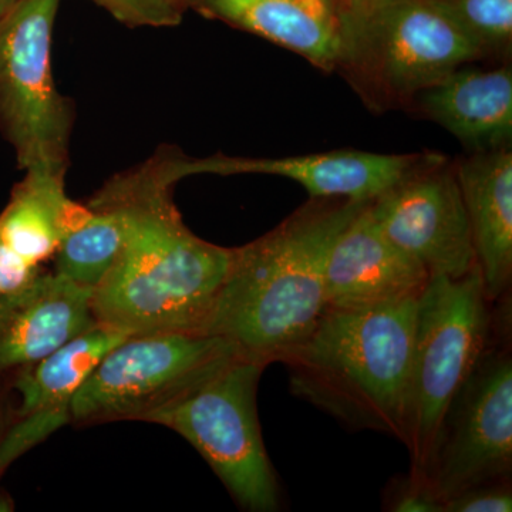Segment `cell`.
<instances>
[{"label": "cell", "mask_w": 512, "mask_h": 512, "mask_svg": "<svg viewBox=\"0 0 512 512\" xmlns=\"http://www.w3.org/2000/svg\"><path fill=\"white\" fill-rule=\"evenodd\" d=\"M178 153L163 148L99 191L123 208L127 232L119 259L93 291V313L127 336L204 333L231 262L232 248L192 234L175 207Z\"/></svg>", "instance_id": "obj_1"}, {"label": "cell", "mask_w": 512, "mask_h": 512, "mask_svg": "<svg viewBox=\"0 0 512 512\" xmlns=\"http://www.w3.org/2000/svg\"><path fill=\"white\" fill-rule=\"evenodd\" d=\"M370 201L311 198L231 262L204 333L269 365L301 342L328 309L325 275L340 232Z\"/></svg>", "instance_id": "obj_2"}, {"label": "cell", "mask_w": 512, "mask_h": 512, "mask_svg": "<svg viewBox=\"0 0 512 512\" xmlns=\"http://www.w3.org/2000/svg\"><path fill=\"white\" fill-rule=\"evenodd\" d=\"M417 298L326 309L276 360L288 367L292 393L350 427L406 443Z\"/></svg>", "instance_id": "obj_3"}, {"label": "cell", "mask_w": 512, "mask_h": 512, "mask_svg": "<svg viewBox=\"0 0 512 512\" xmlns=\"http://www.w3.org/2000/svg\"><path fill=\"white\" fill-rule=\"evenodd\" d=\"M483 62L443 0H340L335 72L375 113L409 109L448 73Z\"/></svg>", "instance_id": "obj_4"}, {"label": "cell", "mask_w": 512, "mask_h": 512, "mask_svg": "<svg viewBox=\"0 0 512 512\" xmlns=\"http://www.w3.org/2000/svg\"><path fill=\"white\" fill-rule=\"evenodd\" d=\"M490 303L478 266L461 278L430 276L417 298L404 443L413 474L423 470L444 413L488 349Z\"/></svg>", "instance_id": "obj_5"}, {"label": "cell", "mask_w": 512, "mask_h": 512, "mask_svg": "<svg viewBox=\"0 0 512 512\" xmlns=\"http://www.w3.org/2000/svg\"><path fill=\"white\" fill-rule=\"evenodd\" d=\"M265 363L237 357L144 421L177 431L245 510L278 511L281 490L259 427L256 390Z\"/></svg>", "instance_id": "obj_6"}, {"label": "cell", "mask_w": 512, "mask_h": 512, "mask_svg": "<svg viewBox=\"0 0 512 512\" xmlns=\"http://www.w3.org/2000/svg\"><path fill=\"white\" fill-rule=\"evenodd\" d=\"M60 0H16L0 20V128L22 170L66 174L74 109L57 89L52 36Z\"/></svg>", "instance_id": "obj_7"}, {"label": "cell", "mask_w": 512, "mask_h": 512, "mask_svg": "<svg viewBox=\"0 0 512 512\" xmlns=\"http://www.w3.org/2000/svg\"><path fill=\"white\" fill-rule=\"evenodd\" d=\"M241 356L228 340L207 333L128 336L74 394L72 420L144 421Z\"/></svg>", "instance_id": "obj_8"}, {"label": "cell", "mask_w": 512, "mask_h": 512, "mask_svg": "<svg viewBox=\"0 0 512 512\" xmlns=\"http://www.w3.org/2000/svg\"><path fill=\"white\" fill-rule=\"evenodd\" d=\"M512 470V359L487 349L441 420L420 474L437 497L510 480ZM413 474V473H412Z\"/></svg>", "instance_id": "obj_9"}, {"label": "cell", "mask_w": 512, "mask_h": 512, "mask_svg": "<svg viewBox=\"0 0 512 512\" xmlns=\"http://www.w3.org/2000/svg\"><path fill=\"white\" fill-rule=\"evenodd\" d=\"M386 237L430 276L461 278L477 265L476 249L454 163L437 153L370 201Z\"/></svg>", "instance_id": "obj_10"}, {"label": "cell", "mask_w": 512, "mask_h": 512, "mask_svg": "<svg viewBox=\"0 0 512 512\" xmlns=\"http://www.w3.org/2000/svg\"><path fill=\"white\" fill-rule=\"evenodd\" d=\"M426 157L417 154H380L362 150H332L325 153L279 158L178 157L181 180L191 175L262 174L288 178L302 185L309 198H349L372 201L410 173Z\"/></svg>", "instance_id": "obj_11"}, {"label": "cell", "mask_w": 512, "mask_h": 512, "mask_svg": "<svg viewBox=\"0 0 512 512\" xmlns=\"http://www.w3.org/2000/svg\"><path fill=\"white\" fill-rule=\"evenodd\" d=\"M127 338L121 330L97 323L20 373L15 380L19 420L0 441V476L26 451L72 421L74 394L101 359Z\"/></svg>", "instance_id": "obj_12"}, {"label": "cell", "mask_w": 512, "mask_h": 512, "mask_svg": "<svg viewBox=\"0 0 512 512\" xmlns=\"http://www.w3.org/2000/svg\"><path fill=\"white\" fill-rule=\"evenodd\" d=\"M429 281V272L386 237L369 202L330 249L326 303L333 311L377 308L417 298Z\"/></svg>", "instance_id": "obj_13"}, {"label": "cell", "mask_w": 512, "mask_h": 512, "mask_svg": "<svg viewBox=\"0 0 512 512\" xmlns=\"http://www.w3.org/2000/svg\"><path fill=\"white\" fill-rule=\"evenodd\" d=\"M0 212V296L22 288L56 255L63 238L89 217L64 190V173L26 170Z\"/></svg>", "instance_id": "obj_14"}, {"label": "cell", "mask_w": 512, "mask_h": 512, "mask_svg": "<svg viewBox=\"0 0 512 512\" xmlns=\"http://www.w3.org/2000/svg\"><path fill=\"white\" fill-rule=\"evenodd\" d=\"M92 301L93 289L56 272L0 296V373L33 365L97 325Z\"/></svg>", "instance_id": "obj_15"}, {"label": "cell", "mask_w": 512, "mask_h": 512, "mask_svg": "<svg viewBox=\"0 0 512 512\" xmlns=\"http://www.w3.org/2000/svg\"><path fill=\"white\" fill-rule=\"evenodd\" d=\"M410 109L439 124L470 153L511 148V66L463 64L421 92Z\"/></svg>", "instance_id": "obj_16"}, {"label": "cell", "mask_w": 512, "mask_h": 512, "mask_svg": "<svg viewBox=\"0 0 512 512\" xmlns=\"http://www.w3.org/2000/svg\"><path fill=\"white\" fill-rule=\"evenodd\" d=\"M340 0H194L191 10L335 72Z\"/></svg>", "instance_id": "obj_17"}, {"label": "cell", "mask_w": 512, "mask_h": 512, "mask_svg": "<svg viewBox=\"0 0 512 512\" xmlns=\"http://www.w3.org/2000/svg\"><path fill=\"white\" fill-rule=\"evenodd\" d=\"M454 171L485 291L495 302L512 276V150L470 153L454 163Z\"/></svg>", "instance_id": "obj_18"}, {"label": "cell", "mask_w": 512, "mask_h": 512, "mask_svg": "<svg viewBox=\"0 0 512 512\" xmlns=\"http://www.w3.org/2000/svg\"><path fill=\"white\" fill-rule=\"evenodd\" d=\"M87 207L89 217L60 242L55 272L94 291L119 259L127 221L123 208L99 192Z\"/></svg>", "instance_id": "obj_19"}, {"label": "cell", "mask_w": 512, "mask_h": 512, "mask_svg": "<svg viewBox=\"0 0 512 512\" xmlns=\"http://www.w3.org/2000/svg\"><path fill=\"white\" fill-rule=\"evenodd\" d=\"M483 60L507 62L512 52V0H443Z\"/></svg>", "instance_id": "obj_20"}, {"label": "cell", "mask_w": 512, "mask_h": 512, "mask_svg": "<svg viewBox=\"0 0 512 512\" xmlns=\"http://www.w3.org/2000/svg\"><path fill=\"white\" fill-rule=\"evenodd\" d=\"M128 28H174L194 0H89Z\"/></svg>", "instance_id": "obj_21"}, {"label": "cell", "mask_w": 512, "mask_h": 512, "mask_svg": "<svg viewBox=\"0 0 512 512\" xmlns=\"http://www.w3.org/2000/svg\"><path fill=\"white\" fill-rule=\"evenodd\" d=\"M512 493L510 480L493 481L467 488L448 498L444 512H510Z\"/></svg>", "instance_id": "obj_22"}, {"label": "cell", "mask_w": 512, "mask_h": 512, "mask_svg": "<svg viewBox=\"0 0 512 512\" xmlns=\"http://www.w3.org/2000/svg\"><path fill=\"white\" fill-rule=\"evenodd\" d=\"M387 507L394 512H444L443 501L416 474L392 485L387 495Z\"/></svg>", "instance_id": "obj_23"}, {"label": "cell", "mask_w": 512, "mask_h": 512, "mask_svg": "<svg viewBox=\"0 0 512 512\" xmlns=\"http://www.w3.org/2000/svg\"><path fill=\"white\" fill-rule=\"evenodd\" d=\"M16 0H0V20L8 13V10L15 5Z\"/></svg>", "instance_id": "obj_24"}]
</instances>
